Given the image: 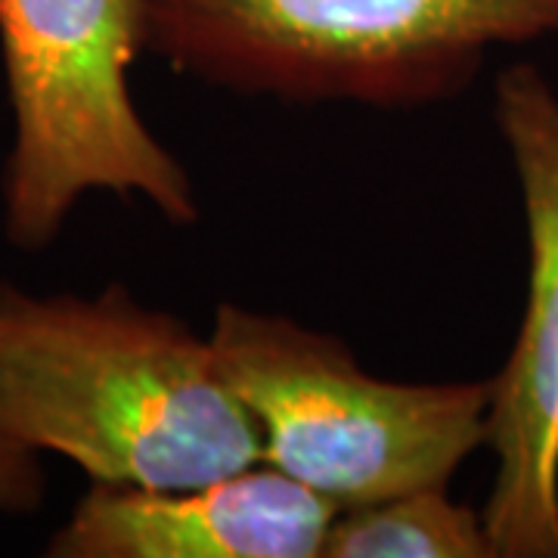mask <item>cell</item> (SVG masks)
Segmentation results:
<instances>
[{"instance_id": "1", "label": "cell", "mask_w": 558, "mask_h": 558, "mask_svg": "<svg viewBox=\"0 0 558 558\" xmlns=\"http://www.w3.org/2000/svg\"><path fill=\"white\" fill-rule=\"evenodd\" d=\"M0 432L90 481L174 490L260 462V432L208 336L128 286L35 295L0 282Z\"/></svg>"}, {"instance_id": "2", "label": "cell", "mask_w": 558, "mask_h": 558, "mask_svg": "<svg viewBox=\"0 0 558 558\" xmlns=\"http://www.w3.org/2000/svg\"><path fill=\"white\" fill-rule=\"evenodd\" d=\"M143 47L180 75L279 102L422 109L494 47L558 35V0H140Z\"/></svg>"}, {"instance_id": "3", "label": "cell", "mask_w": 558, "mask_h": 558, "mask_svg": "<svg viewBox=\"0 0 558 558\" xmlns=\"http://www.w3.org/2000/svg\"><path fill=\"white\" fill-rule=\"evenodd\" d=\"M140 0H0V60L13 112L3 233L44 252L90 193L146 202L174 227L199 220L190 171L140 116L131 69Z\"/></svg>"}, {"instance_id": "4", "label": "cell", "mask_w": 558, "mask_h": 558, "mask_svg": "<svg viewBox=\"0 0 558 558\" xmlns=\"http://www.w3.org/2000/svg\"><path fill=\"white\" fill-rule=\"evenodd\" d=\"M208 341L258 425L260 462L339 509L450 487L487 440L490 381L379 379L336 336L230 301Z\"/></svg>"}, {"instance_id": "5", "label": "cell", "mask_w": 558, "mask_h": 558, "mask_svg": "<svg viewBox=\"0 0 558 558\" xmlns=\"http://www.w3.org/2000/svg\"><path fill=\"white\" fill-rule=\"evenodd\" d=\"M494 119L515 168L527 227V301L490 381L494 484L484 527L497 558H558V94L534 62L494 84Z\"/></svg>"}, {"instance_id": "6", "label": "cell", "mask_w": 558, "mask_h": 558, "mask_svg": "<svg viewBox=\"0 0 558 558\" xmlns=\"http://www.w3.org/2000/svg\"><path fill=\"white\" fill-rule=\"evenodd\" d=\"M339 506L267 462L153 490L90 481L50 558H323Z\"/></svg>"}, {"instance_id": "7", "label": "cell", "mask_w": 558, "mask_h": 558, "mask_svg": "<svg viewBox=\"0 0 558 558\" xmlns=\"http://www.w3.org/2000/svg\"><path fill=\"white\" fill-rule=\"evenodd\" d=\"M323 558H497L484 515L447 487H418L398 497L339 509Z\"/></svg>"}, {"instance_id": "8", "label": "cell", "mask_w": 558, "mask_h": 558, "mask_svg": "<svg viewBox=\"0 0 558 558\" xmlns=\"http://www.w3.org/2000/svg\"><path fill=\"white\" fill-rule=\"evenodd\" d=\"M38 457L40 453L0 432V512L28 515L38 509L47 490Z\"/></svg>"}]
</instances>
